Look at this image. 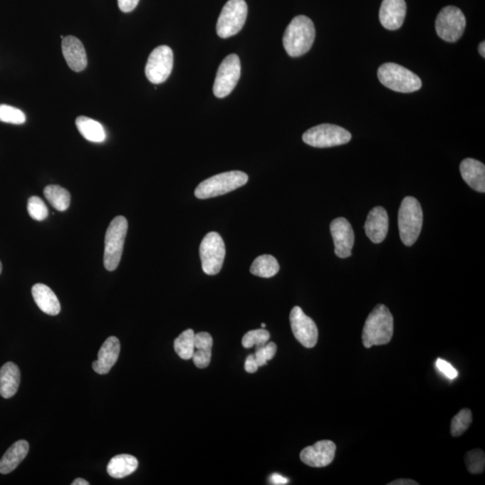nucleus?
<instances>
[{
  "instance_id": "obj_1",
  "label": "nucleus",
  "mask_w": 485,
  "mask_h": 485,
  "mask_svg": "<svg viewBox=\"0 0 485 485\" xmlns=\"http://www.w3.org/2000/svg\"><path fill=\"white\" fill-rule=\"evenodd\" d=\"M394 335L393 315L386 306L378 304L374 308L365 322L363 332V343L365 348L385 345L390 343Z\"/></svg>"
},
{
  "instance_id": "obj_2",
  "label": "nucleus",
  "mask_w": 485,
  "mask_h": 485,
  "mask_svg": "<svg viewBox=\"0 0 485 485\" xmlns=\"http://www.w3.org/2000/svg\"><path fill=\"white\" fill-rule=\"evenodd\" d=\"M314 23L309 17L298 16L292 19L283 36V46L291 57H301L311 49L315 42Z\"/></svg>"
},
{
  "instance_id": "obj_3",
  "label": "nucleus",
  "mask_w": 485,
  "mask_h": 485,
  "mask_svg": "<svg viewBox=\"0 0 485 485\" xmlns=\"http://www.w3.org/2000/svg\"><path fill=\"white\" fill-rule=\"evenodd\" d=\"M422 222V206L417 199L410 196L402 199L398 212V228L404 245L412 246L417 241Z\"/></svg>"
},
{
  "instance_id": "obj_4",
  "label": "nucleus",
  "mask_w": 485,
  "mask_h": 485,
  "mask_svg": "<svg viewBox=\"0 0 485 485\" xmlns=\"http://www.w3.org/2000/svg\"><path fill=\"white\" fill-rule=\"evenodd\" d=\"M249 175L241 171L225 172L206 179L195 189L196 197L201 199L218 197L244 187Z\"/></svg>"
},
{
  "instance_id": "obj_5",
  "label": "nucleus",
  "mask_w": 485,
  "mask_h": 485,
  "mask_svg": "<svg viewBox=\"0 0 485 485\" xmlns=\"http://www.w3.org/2000/svg\"><path fill=\"white\" fill-rule=\"evenodd\" d=\"M377 77L382 85L391 90L412 93L422 88L421 78L401 65L388 63L378 68Z\"/></svg>"
},
{
  "instance_id": "obj_6",
  "label": "nucleus",
  "mask_w": 485,
  "mask_h": 485,
  "mask_svg": "<svg viewBox=\"0 0 485 485\" xmlns=\"http://www.w3.org/2000/svg\"><path fill=\"white\" fill-rule=\"evenodd\" d=\"M128 231V221L123 216L113 219L106 231L105 239L104 264L109 271L116 270L122 259L123 246Z\"/></svg>"
},
{
  "instance_id": "obj_7",
  "label": "nucleus",
  "mask_w": 485,
  "mask_h": 485,
  "mask_svg": "<svg viewBox=\"0 0 485 485\" xmlns=\"http://www.w3.org/2000/svg\"><path fill=\"white\" fill-rule=\"evenodd\" d=\"M247 4L245 0H229L226 3L217 23V33L222 39L239 33L245 25Z\"/></svg>"
},
{
  "instance_id": "obj_8",
  "label": "nucleus",
  "mask_w": 485,
  "mask_h": 485,
  "mask_svg": "<svg viewBox=\"0 0 485 485\" xmlns=\"http://www.w3.org/2000/svg\"><path fill=\"white\" fill-rule=\"evenodd\" d=\"M302 140L309 146L323 149L345 145L352 140V134L340 126L320 125L303 134Z\"/></svg>"
},
{
  "instance_id": "obj_9",
  "label": "nucleus",
  "mask_w": 485,
  "mask_h": 485,
  "mask_svg": "<svg viewBox=\"0 0 485 485\" xmlns=\"http://www.w3.org/2000/svg\"><path fill=\"white\" fill-rule=\"evenodd\" d=\"M225 256L226 246L221 236L217 232L208 233L199 246L202 270L208 275L218 274L222 269Z\"/></svg>"
},
{
  "instance_id": "obj_10",
  "label": "nucleus",
  "mask_w": 485,
  "mask_h": 485,
  "mask_svg": "<svg viewBox=\"0 0 485 485\" xmlns=\"http://www.w3.org/2000/svg\"><path fill=\"white\" fill-rule=\"evenodd\" d=\"M466 26V16L456 6H446L437 16V34L446 42L455 43L459 41L463 36Z\"/></svg>"
},
{
  "instance_id": "obj_11",
  "label": "nucleus",
  "mask_w": 485,
  "mask_h": 485,
  "mask_svg": "<svg viewBox=\"0 0 485 485\" xmlns=\"http://www.w3.org/2000/svg\"><path fill=\"white\" fill-rule=\"evenodd\" d=\"M241 75L239 57L230 54L219 65L213 85V93L216 98H224L236 88Z\"/></svg>"
},
{
  "instance_id": "obj_12",
  "label": "nucleus",
  "mask_w": 485,
  "mask_h": 485,
  "mask_svg": "<svg viewBox=\"0 0 485 485\" xmlns=\"http://www.w3.org/2000/svg\"><path fill=\"white\" fill-rule=\"evenodd\" d=\"M174 54L170 47L158 46L150 53L145 68L146 77L151 83L161 84L167 80L173 70Z\"/></svg>"
},
{
  "instance_id": "obj_13",
  "label": "nucleus",
  "mask_w": 485,
  "mask_h": 485,
  "mask_svg": "<svg viewBox=\"0 0 485 485\" xmlns=\"http://www.w3.org/2000/svg\"><path fill=\"white\" fill-rule=\"evenodd\" d=\"M292 333L295 338L306 348H313L318 343V329L313 319L302 311L294 307L290 315Z\"/></svg>"
},
{
  "instance_id": "obj_14",
  "label": "nucleus",
  "mask_w": 485,
  "mask_h": 485,
  "mask_svg": "<svg viewBox=\"0 0 485 485\" xmlns=\"http://www.w3.org/2000/svg\"><path fill=\"white\" fill-rule=\"evenodd\" d=\"M330 230L335 243V252L340 258H348L352 256L354 246V232L352 225L345 218L333 219Z\"/></svg>"
},
{
  "instance_id": "obj_15",
  "label": "nucleus",
  "mask_w": 485,
  "mask_h": 485,
  "mask_svg": "<svg viewBox=\"0 0 485 485\" xmlns=\"http://www.w3.org/2000/svg\"><path fill=\"white\" fill-rule=\"evenodd\" d=\"M335 443L331 440H321L303 449L301 459L303 463L311 467H325L335 459Z\"/></svg>"
},
{
  "instance_id": "obj_16",
  "label": "nucleus",
  "mask_w": 485,
  "mask_h": 485,
  "mask_svg": "<svg viewBox=\"0 0 485 485\" xmlns=\"http://www.w3.org/2000/svg\"><path fill=\"white\" fill-rule=\"evenodd\" d=\"M405 0H383L380 10V21L385 28L395 31L400 28L407 15Z\"/></svg>"
},
{
  "instance_id": "obj_17",
  "label": "nucleus",
  "mask_w": 485,
  "mask_h": 485,
  "mask_svg": "<svg viewBox=\"0 0 485 485\" xmlns=\"http://www.w3.org/2000/svg\"><path fill=\"white\" fill-rule=\"evenodd\" d=\"M388 214L383 207H375L371 209L365 223V232L374 244L383 242L388 233Z\"/></svg>"
},
{
  "instance_id": "obj_18",
  "label": "nucleus",
  "mask_w": 485,
  "mask_h": 485,
  "mask_svg": "<svg viewBox=\"0 0 485 485\" xmlns=\"http://www.w3.org/2000/svg\"><path fill=\"white\" fill-rule=\"evenodd\" d=\"M63 53L68 67L75 72L83 71L88 66V57L83 44L74 36L64 37Z\"/></svg>"
},
{
  "instance_id": "obj_19",
  "label": "nucleus",
  "mask_w": 485,
  "mask_h": 485,
  "mask_svg": "<svg viewBox=\"0 0 485 485\" xmlns=\"http://www.w3.org/2000/svg\"><path fill=\"white\" fill-rule=\"evenodd\" d=\"M120 350V340L111 336L105 340L98 353V360L93 363V370L100 375H105L118 360Z\"/></svg>"
},
{
  "instance_id": "obj_20",
  "label": "nucleus",
  "mask_w": 485,
  "mask_h": 485,
  "mask_svg": "<svg viewBox=\"0 0 485 485\" xmlns=\"http://www.w3.org/2000/svg\"><path fill=\"white\" fill-rule=\"evenodd\" d=\"M460 173L464 181L474 190L485 192V167L481 162L466 158L460 164Z\"/></svg>"
},
{
  "instance_id": "obj_21",
  "label": "nucleus",
  "mask_w": 485,
  "mask_h": 485,
  "mask_svg": "<svg viewBox=\"0 0 485 485\" xmlns=\"http://www.w3.org/2000/svg\"><path fill=\"white\" fill-rule=\"evenodd\" d=\"M32 294L38 308L47 315H57L61 312L60 301L54 292L46 285L37 283L32 288Z\"/></svg>"
},
{
  "instance_id": "obj_22",
  "label": "nucleus",
  "mask_w": 485,
  "mask_h": 485,
  "mask_svg": "<svg viewBox=\"0 0 485 485\" xmlns=\"http://www.w3.org/2000/svg\"><path fill=\"white\" fill-rule=\"evenodd\" d=\"M28 452L29 444L26 440H19L14 443L0 460V474L11 473L26 459Z\"/></svg>"
},
{
  "instance_id": "obj_23",
  "label": "nucleus",
  "mask_w": 485,
  "mask_h": 485,
  "mask_svg": "<svg viewBox=\"0 0 485 485\" xmlns=\"http://www.w3.org/2000/svg\"><path fill=\"white\" fill-rule=\"evenodd\" d=\"M20 385V370L13 363H6L0 369V395L4 398L14 397Z\"/></svg>"
},
{
  "instance_id": "obj_24",
  "label": "nucleus",
  "mask_w": 485,
  "mask_h": 485,
  "mask_svg": "<svg viewBox=\"0 0 485 485\" xmlns=\"http://www.w3.org/2000/svg\"><path fill=\"white\" fill-rule=\"evenodd\" d=\"M212 345L213 339L209 333H195L194 347L196 350H194L192 359L194 360L195 366L199 369H205L211 363Z\"/></svg>"
},
{
  "instance_id": "obj_25",
  "label": "nucleus",
  "mask_w": 485,
  "mask_h": 485,
  "mask_svg": "<svg viewBox=\"0 0 485 485\" xmlns=\"http://www.w3.org/2000/svg\"><path fill=\"white\" fill-rule=\"evenodd\" d=\"M137 466H139V462L135 457L128 455V454H122L110 460L108 473L110 476L120 479L135 472Z\"/></svg>"
},
{
  "instance_id": "obj_26",
  "label": "nucleus",
  "mask_w": 485,
  "mask_h": 485,
  "mask_svg": "<svg viewBox=\"0 0 485 485\" xmlns=\"http://www.w3.org/2000/svg\"><path fill=\"white\" fill-rule=\"evenodd\" d=\"M78 132L85 140L95 143H102L106 140V133L101 123L85 116L75 119Z\"/></svg>"
},
{
  "instance_id": "obj_27",
  "label": "nucleus",
  "mask_w": 485,
  "mask_h": 485,
  "mask_svg": "<svg viewBox=\"0 0 485 485\" xmlns=\"http://www.w3.org/2000/svg\"><path fill=\"white\" fill-rule=\"evenodd\" d=\"M280 271L276 258L269 254L260 256L254 261L250 268L251 273L261 278H271L275 276Z\"/></svg>"
},
{
  "instance_id": "obj_28",
  "label": "nucleus",
  "mask_w": 485,
  "mask_h": 485,
  "mask_svg": "<svg viewBox=\"0 0 485 485\" xmlns=\"http://www.w3.org/2000/svg\"><path fill=\"white\" fill-rule=\"evenodd\" d=\"M44 196L57 211H67L71 205V194L66 189L58 185H48L44 188Z\"/></svg>"
},
{
  "instance_id": "obj_29",
  "label": "nucleus",
  "mask_w": 485,
  "mask_h": 485,
  "mask_svg": "<svg viewBox=\"0 0 485 485\" xmlns=\"http://www.w3.org/2000/svg\"><path fill=\"white\" fill-rule=\"evenodd\" d=\"M194 336V330L187 329L174 340V350L181 359L191 360L192 355H194L195 350Z\"/></svg>"
},
{
  "instance_id": "obj_30",
  "label": "nucleus",
  "mask_w": 485,
  "mask_h": 485,
  "mask_svg": "<svg viewBox=\"0 0 485 485\" xmlns=\"http://www.w3.org/2000/svg\"><path fill=\"white\" fill-rule=\"evenodd\" d=\"M473 421L472 412L469 409H463L459 414L454 416L452 421V427H450V432L453 437H459L463 435L470 427L471 423Z\"/></svg>"
},
{
  "instance_id": "obj_31",
  "label": "nucleus",
  "mask_w": 485,
  "mask_h": 485,
  "mask_svg": "<svg viewBox=\"0 0 485 485\" xmlns=\"http://www.w3.org/2000/svg\"><path fill=\"white\" fill-rule=\"evenodd\" d=\"M270 333L261 328L247 332L242 338V345L245 348L250 349L254 346L259 347L266 345L270 340Z\"/></svg>"
},
{
  "instance_id": "obj_32",
  "label": "nucleus",
  "mask_w": 485,
  "mask_h": 485,
  "mask_svg": "<svg viewBox=\"0 0 485 485\" xmlns=\"http://www.w3.org/2000/svg\"><path fill=\"white\" fill-rule=\"evenodd\" d=\"M26 117L21 110L6 105H0V122L11 125H24Z\"/></svg>"
},
{
  "instance_id": "obj_33",
  "label": "nucleus",
  "mask_w": 485,
  "mask_h": 485,
  "mask_svg": "<svg viewBox=\"0 0 485 485\" xmlns=\"http://www.w3.org/2000/svg\"><path fill=\"white\" fill-rule=\"evenodd\" d=\"M466 469L471 474H481L484 471L485 455L483 450L473 449L466 455Z\"/></svg>"
},
{
  "instance_id": "obj_34",
  "label": "nucleus",
  "mask_w": 485,
  "mask_h": 485,
  "mask_svg": "<svg viewBox=\"0 0 485 485\" xmlns=\"http://www.w3.org/2000/svg\"><path fill=\"white\" fill-rule=\"evenodd\" d=\"M27 211H28L31 218L37 221H43L47 219L48 208L42 199L33 196L28 199V204H27Z\"/></svg>"
},
{
  "instance_id": "obj_35",
  "label": "nucleus",
  "mask_w": 485,
  "mask_h": 485,
  "mask_svg": "<svg viewBox=\"0 0 485 485\" xmlns=\"http://www.w3.org/2000/svg\"><path fill=\"white\" fill-rule=\"evenodd\" d=\"M277 353V345L274 343H267L266 345L257 347L256 359L258 366H266L268 361L273 360Z\"/></svg>"
},
{
  "instance_id": "obj_36",
  "label": "nucleus",
  "mask_w": 485,
  "mask_h": 485,
  "mask_svg": "<svg viewBox=\"0 0 485 485\" xmlns=\"http://www.w3.org/2000/svg\"><path fill=\"white\" fill-rule=\"evenodd\" d=\"M436 367L440 373L443 374L444 376L448 377L450 380H455V378L459 376V371H457L452 364L448 363V361L438 359L437 360Z\"/></svg>"
},
{
  "instance_id": "obj_37",
  "label": "nucleus",
  "mask_w": 485,
  "mask_h": 485,
  "mask_svg": "<svg viewBox=\"0 0 485 485\" xmlns=\"http://www.w3.org/2000/svg\"><path fill=\"white\" fill-rule=\"evenodd\" d=\"M140 0H118L119 9L122 12L130 13L136 9Z\"/></svg>"
},
{
  "instance_id": "obj_38",
  "label": "nucleus",
  "mask_w": 485,
  "mask_h": 485,
  "mask_svg": "<svg viewBox=\"0 0 485 485\" xmlns=\"http://www.w3.org/2000/svg\"><path fill=\"white\" fill-rule=\"evenodd\" d=\"M258 367H259V366H258L256 356H254V354H251V355L246 358L245 363V370L246 372L249 373L256 372V371L258 370Z\"/></svg>"
},
{
  "instance_id": "obj_39",
  "label": "nucleus",
  "mask_w": 485,
  "mask_h": 485,
  "mask_svg": "<svg viewBox=\"0 0 485 485\" xmlns=\"http://www.w3.org/2000/svg\"><path fill=\"white\" fill-rule=\"evenodd\" d=\"M270 481L271 484L274 485H282L288 484V480L286 477L282 476L281 474H271L270 477Z\"/></svg>"
},
{
  "instance_id": "obj_40",
  "label": "nucleus",
  "mask_w": 485,
  "mask_h": 485,
  "mask_svg": "<svg viewBox=\"0 0 485 485\" xmlns=\"http://www.w3.org/2000/svg\"><path fill=\"white\" fill-rule=\"evenodd\" d=\"M417 481L410 479H398L390 483V485H418Z\"/></svg>"
},
{
  "instance_id": "obj_41",
  "label": "nucleus",
  "mask_w": 485,
  "mask_h": 485,
  "mask_svg": "<svg viewBox=\"0 0 485 485\" xmlns=\"http://www.w3.org/2000/svg\"><path fill=\"white\" fill-rule=\"evenodd\" d=\"M72 485H89V483L88 481H85L84 479H82V478H78V479H75L73 483L71 484Z\"/></svg>"
},
{
  "instance_id": "obj_42",
  "label": "nucleus",
  "mask_w": 485,
  "mask_h": 485,
  "mask_svg": "<svg viewBox=\"0 0 485 485\" xmlns=\"http://www.w3.org/2000/svg\"><path fill=\"white\" fill-rule=\"evenodd\" d=\"M478 49H479V53L481 54V56L484 58L485 57V43L484 42L481 43L479 48H478Z\"/></svg>"
},
{
  "instance_id": "obj_43",
  "label": "nucleus",
  "mask_w": 485,
  "mask_h": 485,
  "mask_svg": "<svg viewBox=\"0 0 485 485\" xmlns=\"http://www.w3.org/2000/svg\"><path fill=\"white\" fill-rule=\"evenodd\" d=\"M2 271V264L1 261H0V273H1Z\"/></svg>"
},
{
  "instance_id": "obj_44",
  "label": "nucleus",
  "mask_w": 485,
  "mask_h": 485,
  "mask_svg": "<svg viewBox=\"0 0 485 485\" xmlns=\"http://www.w3.org/2000/svg\"><path fill=\"white\" fill-rule=\"evenodd\" d=\"M266 323H261V328H266Z\"/></svg>"
}]
</instances>
